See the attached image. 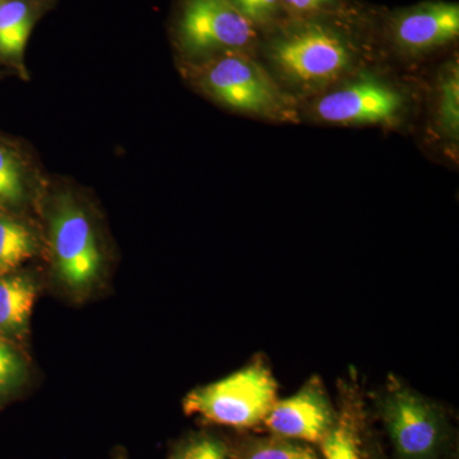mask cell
Masks as SVG:
<instances>
[{
    "label": "cell",
    "mask_w": 459,
    "mask_h": 459,
    "mask_svg": "<svg viewBox=\"0 0 459 459\" xmlns=\"http://www.w3.org/2000/svg\"><path fill=\"white\" fill-rule=\"evenodd\" d=\"M369 398L388 443L386 459H458V430L444 404L394 373Z\"/></svg>",
    "instance_id": "1"
},
{
    "label": "cell",
    "mask_w": 459,
    "mask_h": 459,
    "mask_svg": "<svg viewBox=\"0 0 459 459\" xmlns=\"http://www.w3.org/2000/svg\"><path fill=\"white\" fill-rule=\"evenodd\" d=\"M277 400L279 382L264 356L256 355L235 373L190 391L183 410L204 427L247 433L261 429Z\"/></svg>",
    "instance_id": "2"
},
{
    "label": "cell",
    "mask_w": 459,
    "mask_h": 459,
    "mask_svg": "<svg viewBox=\"0 0 459 459\" xmlns=\"http://www.w3.org/2000/svg\"><path fill=\"white\" fill-rule=\"evenodd\" d=\"M48 223L56 279L72 295L89 294L104 268L101 244L89 212L74 195L63 192L51 201Z\"/></svg>",
    "instance_id": "3"
},
{
    "label": "cell",
    "mask_w": 459,
    "mask_h": 459,
    "mask_svg": "<svg viewBox=\"0 0 459 459\" xmlns=\"http://www.w3.org/2000/svg\"><path fill=\"white\" fill-rule=\"evenodd\" d=\"M205 92L234 110L258 115L281 113L282 99L268 74L238 51L219 54L201 77Z\"/></svg>",
    "instance_id": "4"
},
{
    "label": "cell",
    "mask_w": 459,
    "mask_h": 459,
    "mask_svg": "<svg viewBox=\"0 0 459 459\" xmlns=\"http://www.w3.org/2000/svg\"><path fill=\"white\" fill-rule=\"evenodd\" d=\"M272 57L286 78L307 86L333 80L351 62L343 39L322 26L303 27L279 39Z\"/></svg>",
    "instance_id": "5"
},
{
    "label": "cell",
    "mask_w": 459,
    "mask_h": 459,
    "mask_svg": "<svg viewBox=\"0 0 459 459\" xmlns=\"http://www.w3.org/2000/svg\"><path fill=\"white\" fill-rule=\"evenodd\" d=\"M179 39L192 56H216L247 47L255 40V31L231 0H186Z\"/></svg>",
    "instance_id": "6"
},
{
    "label": "cell",
    "mask_w": 459,
    "mask_h": 459,
    "mask_svg": "<svg viewBox=\"0 0 459 459\" xmlns=\"http://www.w3.org/2000/svg\"><path fill=\"white\" fill-rule=\"evenodd\" d=\"M336 419V404L331 400L319 376L307 377L298 392L277 400L263 421V433L318 446Z\"/></svg>",
    "instance_id": "7"
},
{
    "label": "cell",
    "mask_w": 459,
    "mask_h": 459,
    "mask_svg": "<svg viewBox=\"0 0 459 459\" xmlns=\"http://www.w3.org/2000/svg\"><path fill=\"white\" fill-rule=\"evenodd\" d=\"M336 419L318 444L322 459H369L376 440L373 416L367 395L359 382L358 371L338 377Z\"/></svg>",
    "instance_id": "8"
},
{
    "label": "cell",
    "mask_w": 459,
    "mask_h": 459,
    "mask_svg": "<svg viewBox=\"0 0 459 459\" xmlns=\"http://www.w3.org/2000/svg\"><path fill=\"white\" fill-rule=\"evenodd\" d=\"M397 91L376 80L351 83L325 96L316 114L329 123H382L394 119L402 107Z\"/></svg>",
    "instance_id": "9"
},
{
    "label": "cell",
    "mask_w": 459,
    "mask_h": 459,
    "mask_svg": "<svg viewBox=\"0 0 459 459\" xmlns=\"http://www.w3.org/2000/svg\"><path fill=\"white\" fill-rule=\"evenodd\" d=\"M397 40L402 47L422 51L455 40L459 33V7L435 3L415 9L398 21Z\"/></svg>",
    "instance_id": "10"
},
{
    "label": "cell",
    "mask_w": 459,
    "mask_h": 459,
    "mask_svg": "<svg viewBox=\"0 0 459 459\" xmlns=\"http://www.w3.org/2000/svg\"><path fill=\"white\" fill-rule=\"evenodd\" d=\"M47 9L45 0H3L0 3V56L22 59L33 27Z\"/></svg>",
    "instance_id": "11"
},
{
    "label": "cell",
    "mask_w": 459,
    "mask_h": 459,
    "mask_svg": "<svg viewBox=\"0 0 459 459\" xmlns=\"http://www.w3.org/2000/svg\"><path fill=\"white\" fill-rule=\"evenodd\" d=\"M39 287L23 274L0 276V334L20 336L29 328Z\"/></svg>",
    "instance_id": "12"
},
{
    "label": "cell",
    "mask_w": 459,
    "mask_h": 459,
    "mask_svg": "<svg viewBox=\"0 0 459 459\" xmlns=\"http://www.w3.org/2000/svg\"><path fill=\"white\" fill-rule=\"evenodd\" d=\"M232 442L234 459H322L312 444L267 433H238Z\"/></svg>",
    "instance_id": "13"
},
{
    "label": "cell",
    "mask_w": 459,
    "mask_h": 459,
    "mask_svg": "<svg viewBox=\"0 0 459 459\" xmlns=\"http://www.w3.org/2000/svg\"><path fill=\"white\" fill-rule=\"evenodd\" d=\"M165 459H234V442L219 429L204 427L172 443Z\"/></svg>",
    "instance_id": "14"
},
{
    "label": "cell",
    "mask_w": 459,
    "mask_h": 459,
    "mask_svg": "<svg viewBox=\"0 0 459 459\" xmlns=\"http://www.w3.org/2000/svg\"><path fill=\"white\" fill-rule=\"evenodd\" d=\"M38 249V238L29 226L0 214V276L14 273Z\"/></svg>",
    "instance_id": "15"
},
{
    "label": "cell",
    "mask_w": 459,
    "mask_h": 459,
    "mask_svg": "<svg viewBox=\"0 0 459 459\" xmlns=\"http://www.w3.org/2000/svg\"><path fill=\"white\" fill-rule=\"evenodd\" d=\"M26 195L25 169L14 153L0 143V204H22Z\"/></svg>",
    "instance_id": "16"
},
{
    "label": "cell",
    "mask_w": 459,
    "mask_h": 459,
    "mask_svg": "<svg viewBox=\"0 0 459 459\" xmlns=\"http://www.w3.org/2000/svg\"><path fill=\"white\" fill-rule=\"evenodd\" d=\"M27 373L22 355L0 338V400L22 385Z\"/></svg>",
    "instance_id": "17"
},
{
    "label": "cell",
    "mask_w": 459,
    "mask_h": 459,
    "mask_svg": "<svg viewBox=\"0 0 459 459\" xmlns=\"http://www.w3.org/2000/svg\"><path fill=\"white\" fill-rule=\"evenodd\" d=\"M442 99H440V124L444 132L449 133L452 137H458L459 132V87L458 74L446 77L442 82Z\"/></svg>",
    "instance_id": "18"
},
{
    "label": "cell",
    "mask_w": 459,
    "mask_h": 459,
    "mask_svg": "<svg viewBox=\"0 0 459 459\" xmlns=\"http://www.w3.org/2000/svg\"><path fill=\"white\" fill-rule=\"evenodd\" d=\"M279 2L280 0H231L232 4L252 23L268 20L276 12Z\"/></svg>",
    "instance_id": "19"
},
{
    "label": "cell",
    "mask_w": 459,
    "mask_h": 459,
    "mask_svg": "<svg viewBox=\"0 0 459 459\" xmlns=\"http://www.w3.org/2000/svg\"><path fill=\"white\" fill-rule=\"evenodd\" d=\"M289 7L298 9V11H310L320 5L327 4L331 0H282Z\"/></svg>",
    "instance_id": "20"
},
{
    "label": "cell",
    "mask_w": 459,
    "mask_h": 459,
    "mask_svg": "<svg viewBox=\"0 0 459 459\" xmlns=\"http://www.w3.org/2000/svg\"><path fill=\"white\" fill-rule=\"evenodd\" d=\"M369 459H386V452L379 435H377L376 440H374L373 446H371Z\"/></svg>",
    "instance_id": "21"
},
{
    "label": "cell",
    "mask_w": 459,
    "mask_h": 459,
    "mask_svg": "<svg viewBox=\"0 0 459 459\" xmlns=\"http://www.w3.org/2000/svg\"><path fill=\"white\" fill-rule=\"evenodd\" d=\"M111 459H129L128 455H126V452L124 451V449H117L113 453V457Z\"/></svg>",
    "instance_id": "22"
},
{
    "label": "cell",
    "mask_w": 459,
    "mask_h": 459,
    "mask_svg": "<svg viewBox=\"0 0 459 459\" xmlns=\"http://www.w3.org/2000/svg\"><path fill=\"white\" fill-rule=\"evenodd\" d=\"M2 2H3V0H0V3H2Z\"/></svg>",
    "instance_id": "23"
}]
</instances>
